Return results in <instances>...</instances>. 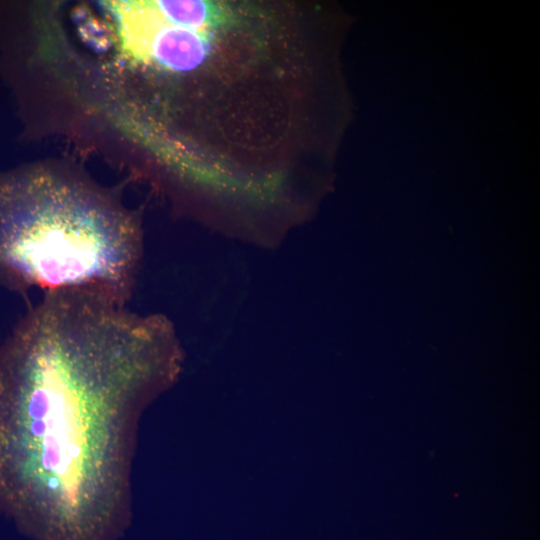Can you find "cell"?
<instances>
[{"label": "cell", "mask_w": 540, "mask_h": 540, "mask_svg": "<svg viewBox=\"0 0 540 540\" xmlns=\"http://www.w3.org/2000/svg\"><path fill=\"white\" fill-rule=\"evenodd\" d=\"M143 255L139 221L109 193L43 166L0 174V285L80 290L126 306Z\"/></svg>", "instance_id": "cell-2"}, {"label": "cell", "mask_w": 540, "mask_h": 540, "mask_svg": "<svg viewBox=\"0 0 540 540\" xmlns=\"http://www.w3.org/2000/svg\"><path fill=\"white\" fill-rule=\"evenodd\" d=\"M182 360L162 314L43 294L0 348V503L38 540H117L137 420Z\"/></svg>", "instance_id": "cell-1"}]
</instances>
